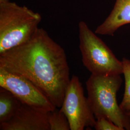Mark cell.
<instances>
[{
	"mask_svg": "<svg viewBox=\"0 0 130 130\" xmlns=\"http://www.w3.org/2000/svg\"><path fill=\"white\" fill-rule=\"evenodd\" d=\"M60 110L67 117L70 130H84L95 125L96 118L84 95L79 77L75 75L70 79Z\"/></svg>",
	"mask_w": 130,
	"mask_h": 130,
	"instance_id": "cell-5",
	"label": "cell"
},
{
	"mask_svg": "<svg viewBox=\"0 0 130 130\" xmlns=\"http://www.w3.org/2000/svg\"><path fill=\"white\" fill-rule=\"evenodd\" d=\"M128 24H130V0H116L110 14L94 32L113 36L119 28Z\"/></svg>",
	"mask_w": 130,
	"mask_h": 130,
	"instance_id": "cell-8",
	"label": "cell"
},
{
	"mask_svg": "<svg viewBox=\"0 0 130 130\" xmlns=\"http://www.w3.org/2000/svg\"><path fill=\"white\" fill-rule=\"evenodd\" d=\"M123 66V74L125 79V91L123 98L120 104L124 111H130V60L123 58L122 60Z\"/></svg>",
	"mask_w": 130,
	"mask_h": 130,
	"instance_id": "cell-11",
	"label": "cell"
},
{
	"mask_svg": "<svg viewBox=\"0 0 130 130\" xmlns=\"http://www.w3.org/2000/svg\"><path fill=\"white\" fill-rule=\"evenodd\" d=\"M48 120L50 130H70V123L65 114L56 108L48 112Z\"/></svg>",
	"mask_w": 130,
	"mask_h": 130,
	"instance_id": "cell-10",
	"label": "cell"
},
{
	"mask_svg": "<svg viewBox=\"0 0 130 130\" xmlns=\"http://www.w3.org/2000/svg\"><path fill=\"white\" fill-rule=\"evenodd\" d=\"M79 48L84 66L91 74L101 76L123 74L122 61L93 32L87 24L81 21L78 24Z\"/></svg>",
	"mask_w": 130,
	"mask_h": 130,
	"instance_id": "cell-4",
	"label": "cell"
},
{
	"mask_svg": "<svg viewBox=\"0 0 130 130\" xmlns=\"http://www.w3.org/2000/svg\"><path fill=\"white\" fill-rule=\"evenodd\" d=\"M42 15L10 0H0V54L28 41L38 29Z\"/></svg>",
	"mask_w": 130,
	"mask_h": 130,
	"instance_id": "cell-2",
	"label": "cell"
},
{
	"mask_svg": "<svg viewBox=\"0 0 130 130\" xmlns=\"http://www.w3.org/2000/svg\"><path fill=\"white\" fill-rule=\"evenodd\" d=\"M0 68L23 76L60 108L69 84L64 49L42 28L28 41L0 54Z\"/></svg>",
	"mask_w": 130,
	"mask_h": 130,
	"instance_id": "cell-1",
	"label": "cell"
},
{
	"mask_svg": "<svg viewBox=\"0 0 130 130\" xmlns=\"http://www.w3.org/2000/svg\"><path fill=\"white\" fill-rule=\"evenodd\" d=\"M1 130H50L48 113L22 104L13 117L0 124Z\"/></svg>",
	"mask_w": 130,
	"mask_h": 130,
	"instance_id": "cell-7",
	"label": "cell"
},
{
	"mask_svg": "<svg viewBox=\"0 0 130 130\" xmlns=\"http://www.w3.org/2000/svg\"><path fill=\"white\" fill-rule=\"evenodd\" d=\"M0 87L8 90L21 102L44 112L57 108L30 80L20 75L0 68Z\"/></svg>",
	"mask_w": 130,
	"mask_h": 130,
	"instance_id": "cell-6",
	"label": "cell"
},
{
	"mask_svg": "<svg viewBox=\"0 0 130 130\" xmlns=\"http://www.w3.org/2000/svg\"><path fill=\"white\" fill-rule=\"evenodd\" d=\"M94 128L96 130H123L107 118L101 117L96 119Z\"/></svg>",
	"mask_w": 130,
	"mask_h": 130,
	"instance_id": "cell-12",
	"label": "cell"
},
{
	"mask_svg": "<svg viewBox=\"0 0 130 130\" xmlns=\"http://www.w3.org/2000/svg\"><path fill=\"white\" fill-rule=\"evenodd\" d=\"M22 103L5 89L0 88V124L10 120Z\"/></svg>",
	"mask_w": 130,
	"mask_h": 130,
	"instance_id": "cell-9",
	"label": "cell"
},
{
	"mask_svg": "<svg viewBox=\"0 0 130 130\" xmlns=\"http://www.w3.org/2000/svg\"><path fill=\"white\" fill-rule=\"evenodd\" d=\"M122 79L121 75H91L86 82L88 101L96 119L104 117L123 130H130V118L117 100Z\"/></svg>",
	"mask_w": 130,
	"mask_h": 130,
	"instance_id": "cell-3",
	"label": "cell"
},
{
	"mask_svg": "<svg viewBox=\"0 0 130 130\" xmlns=\"http://www.w3.org/2000/svg\"><path fill=\"white\" fill-rule=\"evenodd\" d=\"M126 113H127V114H128V115L129 116V117H130V111L127 112H126Z\"/></svg>",
	"mask_w": 130,
	"mask_h": 130,
	"instance_id": "cell-13",
	"label": "cell"
}]
</instances>
